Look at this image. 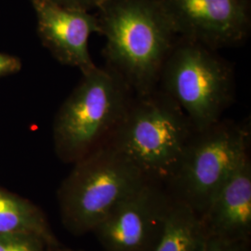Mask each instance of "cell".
<instances>
[{
  "label": "cell",
  "mask_w": 251,
  "mask_h": 251,
  "mask_svg": "<svg viewBox=\"0 0 251 251\" xmlns=\"http://www.w3.org/2000/svg\"><path fill=\"white\" fill-rule=\"evenodd\" d=\"M31 233L49 240L45 219L30 202L0 188V235Z\"/></svg>",
  "instance_id": "obj_12"
},
{
  "label": "cell",
  "mask_w": 251,
  "mask_h": 251,
  "mask_svg": "<svg viewBox=\"0 0 251 251\" xmlns=\"http://www.w3.org/2000/svg\"><path fill=\"white\" fill-rule=\"evenodd\" d=\"M147 181L122 152L105 144L75 162L64 180L60 192L63 221L75 233L93 231L119 203Z\"/></svg>",
  "instance_id": "obj_5"
},
{
  "label": "cell",
  "mask_w": 251,
  "mask_h": 251,
  "mask_svg": "<svg viewBox=\"0 0 251 251\" xmlns=\"http://www.w3.org/2000/svg\"><path fill=\"white\" fill-rule=\"evenodd\" d=\"M22 69V62L18 57L0 52V77L14 75Z\"/></svg>",
  "instance_id": "obj_15"
},
{
  "label": "cell",
  "mask_w": 251,
  "mask_h": 251,
  "mask_svg": "<svg viewBox=\"0 0 251 251\" xmlns=\"http://www.w3.org/2000/svg\"><path fill=\"white\" fill-rule=\"evenodd\" d=\"M158 87L200 131L219 122L233 102V67L217 50L179 37L162 68Z\"/></svg>",
  "instance_id": "obj_4"
},
{
  "label": "cell",
  "mask_w": 251,
  "mask_h": 251,
  "mask_svg": "<svg viewBox=\"0 0 251 251\" xmlns=\"http://www.w3.org/2000/svg\"><path fill=\"white\" fill-rule=\"evenodd\" d=\"M171 205L158 183L149 180L119 203L93 231L105 251H153Z\"/></svg>",
  "instance_id": "obj_8"
},
{
  "label": "cell",
  "mask_w": 251,
  "mask_h": 251,
  "mask_svg": "<svg viewBox=\"0 0 251 251\" xmlns=\"http://www.w3.org/2000/svg\"><path fill=\"white\" fill-rule=\"evenodd\" d=\"M250 123L221 119L196 131L169 183L180 201L203 215L243 159L249 155Z\"/></svg>",
  "instance_id": "obj_6"
},
{
  "label": "cell",
  "mask_w": 251,
  "mask_h": 251,
  "mask_svg": "<svg viewBox=\"0 0 251 251\" xmlns=\"http://www.w3.org/2000/svg\"><path fill=\"white\" fill-rule=\"evenodd\" d=\"M50 1L63 7L90 11L91 9H98V7L103 0H50Z\"/></svg>",
  "instance_id": "obj_16"
},
{
  "label": "cell",
  "mask_w": 251,
  "mask_h": 251,
  "mask_svg": "<svg viewBox=\"0 0 251 251\" xmlns=\"http://www.w3.org/2000/svg\"><path fill=\"white\" fill-rule=\"evenodd\" d=\"M133 96L125 81L107 65L83 74L54 119L58 155L75 163L107 144Z\"/></svg>",
  "instance_id": "obj_3"
},
{
  "label": "cell",
  "mask_w": 251,
  "mask_h": 251,
  "mask_svg": "<svg viewBox=\"0 0 251 251\" xmlns=\"http://www.w3.org/2000/svg\"><path fill=\"white\" fill-rule=\"evenodd\" d=\"M247 242L206 234L201 251H248Z\"/></svg>",
  "instance_id": "obj_14"
},
{
  "label": "cell",
  "mask_w": 251,
  "mask_h": 251,
  "mask_svg": "<svg viewBox=\"0 0 251 251\" xmlns=\"http://www.w3.org/2000/svg\"><path fill=\"white\" fill-rule=\"evenodd\" d=\"M205 238L201 217L178 200L171 202L161 238L153 251H201Z\"/></svg>",
  "instance_id": "obj_11"
},
{
  "label": "cell",
  "mask_w": 251,
  "mask_h": 251,
  "mask_svg": "<svg viewBox=\"0 0 251 251\" xmlns=\"http://www.w3.org/2000/svg\"><path fill=\"white\" fill-rule=\"evenodd\" d=\"M196 129L179 104L157 87L134 94L109 141L153 182H170Z\"/></svg>",
  "instance_id": "obj_2"
},
{
  "label": "cell",
  "mask_w": 251,
  "mask_h": 251,
  "mask_svg": "<svg viewBox=\"0 0 251 251\" xmlns=\"http://www.w3.org/2000/svg\"><path fill=\"white\" fill-rule=\"evenodd\" d=\"M177 36L211 50L240 45L251 31V0H159Z\"/></svg>",
  "instance_id": "obj_7"
},
{
  "label": "cell",
  "mask_w": 251,
  "mask_h": 251,
  "mask_svg": "<svg viewBox=\"0 0 251 251\" xmlns=\"http://www.w3.org/2000/svg\"><path fill=\"white\" fill-rule=\"evenodd\" d=\"M206 234L248 242L251 232V163L247 155L201 216Z\"/></svg>",
  "instance_id": "obj_10"
},
{
  "label": "cell",
  "mask_w": 251,
  "mask_h": 251,
  "mask_svg": "<svg viewBox=\"0 0 251 251\" xmlns=\"http://www.w3.org/2000/svg\"></svg>",
  "instance_id": "obj_17"
},
{
  "label": "cell",
  "mask_w": 251,
  "mask_h": 251,
  "mask_svg": "<svg viewBox=\"0 0 251 251\" xmlns=\"http://www.w3.org/2000/svg\"><path fill=\"white\" fill-rule=\"evenodd\" d=\"M106 65L134 94L158 87L176 33L159 0H103L98 7Z\"/></svg>",
  "instance_id": "obj_1"
},
{
  "label": "cell",
  "mask_w": 251,
  "mask_h": 251,
  "mask_svg": "<svg viewBox=\"0 0 251 251\" xmlns=\"http://www.w3.org/2000/svg\"><path fill=\"white\" fill-rule=\"evenodd\" d=\"M0 251H43V239L31 233L2 234Z\"/></svg>",
  "instance_id": "obj_13"
},
{
  "label": "cell",
  "mask_w": 251,
  "mask_h": 251,
  "mask_svg": "<svg viewBox=\"0 0 251 251\" xmlns=\"http://www.w3.org/2000/svg\"><path fill=\"white\" fill-rule=\"evenodd\" d=\"M41 43L59 63L76 67L82 75L96 67L89 50V40L100 34L96 14L72 9L50 0H31Z\"/></svg>",
  "instance_id": "obj_9"
}]
</instances>
